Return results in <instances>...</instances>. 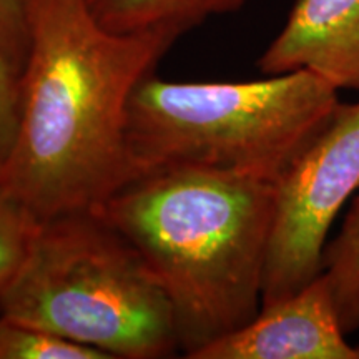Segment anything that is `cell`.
Wrapping results in <instances>:
<instances>
[{
  "instance_id": "6da1fadb",
  "label": "cell",
  "mask_w": 359,
  "mask_h": 359,
  "mask_svg": "<svg viewBox=\"0 0 359 359\" xmlns=\"http://www.w3.org/2000/svg\"><path fill=\"white\" fill-rule=\"evenodd\" d=\"M20 123L0 188L39 222L97 210L138 177L128 103L178 37L115 34L87 0H27Z\"/></svg>"
},
{
  "instance_id": "7a4b0ae2",
  "label": "cell",
  "mask_w": 359,
  "mask_h": 359,
  "mask_svg": "<svg viewBox=\"0 0 359 359\" xmlns=\"http://www.w3.org/2000/svg\"><path fill=\"white\" fill-rule=\"evenodd\" d=\"M95 212L138 251L168 296L187 358L259 313L273 182L167 167L132 180Z\"/></svg>"
},
{
  "instance_id": "3957f363",
  "label": "cell",
  "mask_w": 359,
  "mask_h": 359,
  "mask_svg": "<svg viewBox=\"0 0 359 359\" xmlns=\"http://www.w3.org/2000/svg\"><path fill=\"white\" fill-rule=\"evenodd\" d=\"M338 105V90L308 70L253 82H168L151 74L128 103L130 156L138 177L187 165L276 183Z\"/></svg>"
},
{
  "instance_id": "277c9868",
  "label": "cell",
  "mask_w": 359,
  "mask_h": 359,
  "mask_svg": "<svg viewBox=\"0 0 359 359\" xmlns=\"http://www.w3.org/2000/svg\"><path fill=\"white\" fill-rule=\"evenodd\" d=\"M0 316L109 359L182 351L168 296L138 251L95 210L42 222L25 263L0 291Z\"/></svg>"
},
{
  "instance_id": "5b68a950",
  "label": "cell",
  "mask_w": 359,
  "mask_h": 359,
  "mask_svg": "<svg viewBox=\"0 0 359 359\" xmlns=\"http://www.w3.org/2000/svg\"><path fill=\"white\" fill-rule=\"evenodd\" d=\"M358 188L359 102L339 103L275 183L262 306L296 293L320 275L331 224Z\"/></svg>"
},
{
  "instance_id": "8992f818",
  "label": "cell",
  "mask_w": 359,
  "mask_h": 359,
  "mask_svg": "<svg viewBox=\"0 0 359 359\" xmlns=\"http://www.w3.org/2000/svg\"><path fill=\"white\" fill-rule=\"evenodd\" d=\"M325 276L280 302L262 306L240 330L215 341L193 359H359L348 343Z\"/></svg>"
},
{
  "instance_id": "52a82bcc",
  "label": "cell",
  "mask_w": 359,
  "mask_h": 359,
  "mask_svg": "<svg viewBox=\"0 0 359 359\" xmlns=\"http://www.w3.org/2000/svg\"><path fill=\"white\" fill-rule=\"evenodd\" d=\"M258 67L264 75L308 70L336 90H359V0H296Z\"/></svg>"
},
{
  "instance_id": "ba28073f",
  "label": "cell",
  "mask_w": 359,
  "mask_h": 359,
  "mask_svg": "<svg viewBox=\"0 0 359 359\" xmlns=\"http://www.w3.org/2000/svg\"><path fill=\"white\" fill-rule=\"evenodd\" d=\"M90 12L115 34H183L215 15L240 11L246 0H87Z\"/></svg>"
},
{
  "instance_id": "9c48e42d",
  "label": "cell",
  "mask_w": 359,
  "mask_h": 359,
  "mask_svg": "<svg viewBox=\"0 0 359 359\" xmlns=\"http://www.w3.org/2000/svg\"><path fill=\"white\" fill-rule=\"evenodd\" d=\"M321 275L333 294L343 330H359V195L344 217L338 235L327 241Z\"/></svg>"
},
{
  "instance_id": "30bf717a",
  "label": "cell",
  "mask_w": 359,
  "mask_h": 359,
  "mask_svg": "<svg viewBox=\"0 0 359 359\" xmlns=\"http://www.w3.org/2000/svg\"><path fill=\"white\" fill-rule=\"evenodd\" d=\"M0 359H109L98 349L0 316Z\"/></svg>"
},
{
  "instance_id": "8fae6325",
  "label": "cell",
  "mask_w": 359,
  "mask_h": 359,
  "mask_svg": "<svg viewBox=\"0 0 359 359\" xmlns=\"http://www.w3.org/2000/svg\"><path fill=\"white\" fill-rule=\"evenodd\" d=\"M40 224L27 206L0 188V291L25 263Z\"/></svg>"
},
{
  "instance_id": "7c38bea8",
  "label": "cell",
  "mask_w": 359,
  "mask_h": 359,
  "mask_svg": "<svg viewBox=\"0 0 359 359\" xmlns=\"http://www.w3.org/2000/svg\"><path fill=\"white\" fill-rule=\"evenodd\" d=\"M20 123V75L0 48V167L11 155Z\"/></svg>"
},
{
  "instance_id": "4fadbf2b",
  "label": "cell",
  "mask_w": 359,
  "mask_h": 359,
  "mask_svg": "<svg viewBox=\"0 0 359 359\" xmlns=\"http://www.w3.org/2000/svg\"><path fill=\"white\" fill-rule=\"evenodd\" d=\"M25 4L27 0H0V48L19 75L29 50Z\"/></svg>"
}]
</instances>
